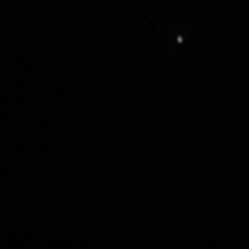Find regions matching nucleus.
<instances>
[{"label":"nucleus","mask_w":249,"mask_h":249,"mask_svg":"<svg viewBox=\"0 0 249 249\" xmlns=\"http://www.w3.org/2000/svg\"><path fill=\"white\" fill-rule=\"evenodd\" d=\"M178 41L179 43H181L182 41V38L180 37H179L178 39Z\"/></svg>","instance_id":"obj_1"}]
</instances>
